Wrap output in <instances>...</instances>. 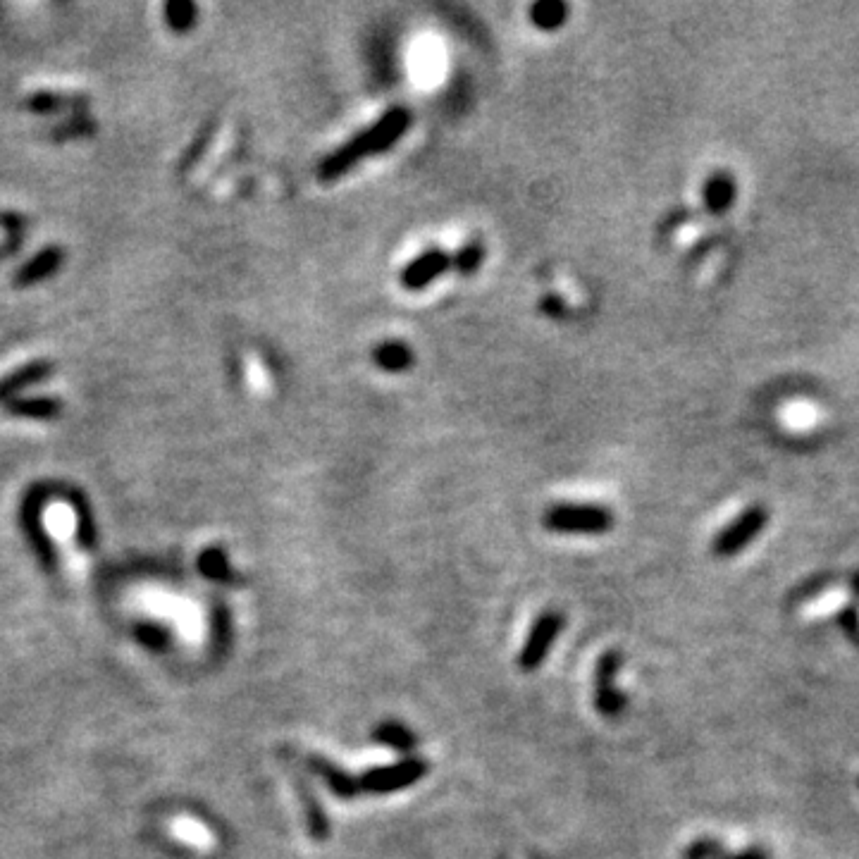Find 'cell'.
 Wrapping results in <instances>:
<instances>
[{
    "mask_svg": "<svg viewBox=\"0 0 859 859\" xmlns=\"http://www.w3.org/2000/svg\"><path fill=\"white\" fill-rule=\"evenodd\" d=\"M564 630V614L561 611L549 609L545 614H540L530 628L528 638L523 642V650L518 654V666L521 671L530 673L537 671L542 666V661L547 659L549 650L559 638V633Z\"/></svg>",
    "mask_w": 859,
    "mask_h": 859,
    "instance_id": "obj_3",
    "label": "cell"
},
{
    "mask_svg": "<svg viewBox=\"0 0 859 859\" xmlns=\"http://www.w3.org/2000/svg\"><path fill=\"white\" fill-rule=\"evenodd\" d=\"M296 788H299V797H301V805H304V814H306V828L308 833H311L313 840H318V843H323V840L330 838V821H327L325 809L320 807L318 797L311 793V788L306 786L304 781L296 783Z\"/></svg>",
    "mask_w": 859,
    "mask_h": 859,
    "instance_id": "obj_14",
    "label": "cell"
},
{
    "mask_svg": "<svg viewBox=\"0 0 859 859\" xmlns=\"http://www.w3.org/2000/svg\"><path fill=\"white\" fill-rule=\"evenodd\" d=\"M735 179L728 175V172H716L704 182L702 189V199L704 206H707L712 213H723V210H728L733 206L735 201Z\"/></svg>",
    "mask_w": 859,
    "mask_h": 859,
    "instance_id": "obj_11",
    "label": "cell"
},
{
    "mask_svg": "<svg viewBox=\"0 0 859 859\" xmlns=\"http://www.w3.org/2000/svg\"><path fill=\"white\" fill-rule=\"evenodd\" d=\"M409 125H411L409 110L406 108L387 110V113L382 115L380 120L375 122V125H370L366 129L368 141H370V151L382 153V151H387V148H392L401 137H404Z\"/></svg>",
    "mask_w": 859,
    "mask_h": 859,
    "instance_id": "obj_8",
    "label": "cell"
},
{
    "mask_svg": "<svg viewBox=\"0 0 859 859\" xmlns=\"http://www.w3.org/2000/svg\"><path fill=\"white\" fill-rule=\"evenodd\" d=\"M43 523H46V530L51 533V537L55 540V545H60L65 549V566L67 571H70L72 578L82 576V556L74 554L72 540H74V530H77V516H74L72 506L65 502H55L46 509V514H43Z\"/></svg>",
    "mask_w": 859,
    "mask_h": 859,
    "instance_id": "obj_5",
    "label": "cell"
},
{
    "mask_svg": "<svg viewBox=\"0 0 859 859\" xmlns=\"http://www.w3.org/2000/svg\"><path fill=\"white\" fill-rule=\"evenodd\" d=\"M449 268L451 258L447 253L440 249H430L420 253L418 258H413V261L401 270V284H404V289H409V292H420V289L428 287L430 282H435L437 277L447 273Z\"/></svg>",
    "mask_w": 859,
    "mask_h": 859,
    "instance_id": "obj_7",
    "label": "cell"
},
{
    "mask_svg": "<svg viewBox=\"0 0 859 859\" xmlns=\"http://www.w3.org/2000/svg\"><path fill=\"white\" fill-rule=\"evenodd\" d=\"M547 530L564 535H602L614 525V516L597 504H556L542 516Z\"/></svg>",
    "mask_w": 859,
    "mask_h": 859,
    "instance_id": "obj_1",
    "label": "cell"
},
{
    "mask_svg": "<svg viewBox=\"0 0 859 859\" xmlns=\"http://www.w3.org/2000/svg\"><path fill=\"white\" fill-rule=\"evenodd\" d=\"M370 738H373L378 745L387 747V750L399 752V755H411L418 745L416 735H413L409 728L399 721L378 723V726L373 728V733H370Z\"/></svg>",
    "mask_w": 859,
    "mask_h": 859,
    "instance_id": "obj_10",
    "label": "cell"
},
{
    "mask_svg": "<svg viewBox=\"0 0 859 859\" xmlns=\"http://www.w3.org/2000/svg\"><path fill=\"white\" fill-rule=\"evenodd\" d=\"M428 769V759L406 757L397 764L368 769L366 774L358 778V786H361V793L366 795H392L411 788L420 778L428 776Z\"/></svg>",
    "mask_w": 859,
    "mask_h": 859,
    "instance_id": "obj_2",
    "label": "cell"
},
{
    "mask_svg": "<svg viewBox=\"0 0 859 859\" xmlns=\"http://www.w3.org/2000/svg\"><path fill=\"white\" fill-rule=\"evenodd\" d=\"M623 664L621 652L609 650L597 661L595 669V707L607 719H616L626 709V695L616 688V676Z\"/></svg>",
    "mask_w": 859,
    "mask_h": 859,
    "instance_id": "obj_4",
    "label": "cell"
},
{
    "mask_svg": "<svg viewBox=\"0 0 859 859\" xmlns=\"http://www.w3.org/2000/svg\"><path fill=\"white\" fill-rule=\"evenodd\" d=\"M850 602V590L848 587H831V590L821 592L814 599H809L807 604H802L800 616L805 621H817L826 619V616L836 614L838 609H843Z\"/></svg>",
    "mask_w": 859,
    "mask_h": 859,
    "instance_id": "obj_12",
    "label": "cell"
},
{
    "mask_svg": "<svg viewBox=\"0 0 859 859\" xmlns=\"http://www.w3.org/2000/svg\"><path fill=\"white\" fill-rule=\"evenodd\" d=\"M373 363L385 373H404L413 366V351L404 342L389 339L373 349Z\"/></svg>",
    "mask_w": 859,
    "mask_h": 859,
    "instance_id": "obj_13",
    "label": "cell"
},
{
    "mask_svg": "<svg viewBox=\"0 0 859 859\" xmlns=\"http://www.w3.org/2000/svg\"><path fill=\"white\" fill-rule=\"evenodd\" d=\"M308 769H311L313 774L323 781V786L330 790L332 795L339 797V800H354V797L361 793L358 778L351 776L349 771H344L342 766L330 762V759L311 757L308 759Z\"/></svg>",
    "mask_w": 859,
    "mask_h": 859,
    "instance_id": "obj_9",
    "label": "cell"
},
{
    "mask_svg": "<svg viewBox=\"0 0 859 859\" xmlns=\"http://www.w3.org/2000/svg\"><path fill=\"white\" fill-rule=\"evenodd\" d=\"M542 311L549 313V315H561L566 311V308H564V301H561L559 296H547V299L542 301Z\"/></svg>",
    "mask_w": 859,
    "mask_h": 859,
    "instance_id": "obj_17",
    "label": "cell"
},
{
    "mask_svg": "<svg viewBox=\"0 0 859 859\" xmlns=\"http://www.w3.org/2000/svg\"><path fill=\"white\" fill-rule=\"evenodd\" d=\"M766 521H769L766 509H757L755 506V509L745 511L738 521H733L726 530H721V535L714 542V552L719 556H733L735 552H740V549L755 540V535L764 528Z\"/></svg>",
    "mask_w": 859,
    "mask_h": 859,
    "instance_id": "obj_6",
    "label": "cell"
},
{
    "mask_svg": "<svg viewBox=\"0 0 859 859\" xmlns=\"http://www.w3.org/2000/svg\"><path fill=\"white\" fill-rule=\"evenodd\" d=\"M482 256H485L482 246L475 244V241H471V244L463 246V249L459 253H456L454 258H451V265H454V268L459 270L461 275H471V273H475V270L480 268Z\"/></svg>",
    "mask_w": 859,
    "mask_h": 859,
    "instance_id": "obj_16",
    "label": "cell"
},
{
    "mask_svg": "<svg viewBox=\"0 0 859 859\" xmlns=\"http://www.w3.org/2000/svg\"><path fill=\"white\" fill-rule=\"evenodd\" d=\"M568 17V8L559 0H542L530 8V22L533 27L542 29V32H554V29L564 27Z\"/></svg>",
    "mask_w": 859,
    "mask_h": 859,
    "instance_id": "obj_15",
    "label": "cell"
}]
</instances>
